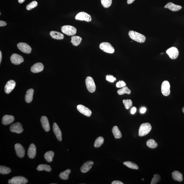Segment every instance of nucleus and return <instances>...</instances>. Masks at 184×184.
I'll return each instance as SVG.
<instances>
[{
  "label": "nucleus",
  "instance_id": "b1692460",
  "mask_svg": "<svg viewBox=\"0 0 184 184\" xmlns=\"http://www.w3.org/2000/svg\"><path fill=\"white\" fill-rule=\"evenodd\" d=\"M172 176L175 181L181 182L183 180V174L178 171H175L172 173Z\"/></svg>",
  "mask_w": 184,
  "mask_h": 184
},
{
  "label": "nucleus",
  "instance_id": "3c124183",
  "mask_svg": "<svg viewBox=\"0 0 184 184\" xmlns=\"http://www.w3.org/2000/svg\"><path fill=\"white\" fill-rule=\"evenodd\" d=\"M182 110H183V113H184V107L183 108V109H182Z\"/></svg>",
  "mask_w": 184,
  "mask_h": 184
},
{
  "label": "nucleus",
  "instance_id": "1a4fd4ad",
  "mask_svg": "<svg viewBox=\"0 0 184 184\" xmlns=\"http://www.w3.org/2000/svg\"><path fill=\"white\" fill-rule=\"evenodd\" d=\"M10 130L11 132L17 134H21L24 130L22 124L19 122L12 124L10 127Z\"/></svg>",
  "mask_w": 184,
  "mask_h": 184
},
{
  "label": "nucleus",
  "instance_id": "a18cd8bd",
  "mask_svg": "<svg viewBox=\"0 0 184 184\" xmlns=\"http://www.w3.org/2000/svg\"><path fill=\"white\" fill-rule=\"evenodd\" d=\"M112 184H124V183L122 182L117 180V181H113L112 183Z\"/></svg>",
  "mask_w": 184,
  "mask_h": 184
},
{
  "label": "nucleus",
  "instance_id": "49530a36",
  "mask_svg": "<svg viewBox=\"0 0 184 184\" xmlns=\"http://www.w3.org/2000/svg\"><path fill=\"white\" fill-rule=\"evenodd\" d=\"M135 0H127V3L128 4H131Z\"/></svg>",
  "mask_w": 184,
  "mask_h": 184
},
{
  "label": "nucleus",
  "instance_id": "c756f323",
  "mask_svg": "<svg viewBox=\"0 0 184 184\" xmlns=\"http://www.w3.org/2000/svg\"><path fill=\"white\" fill-rule=\"evenodd\" d=\"M71 170L70 169H66L64 172L60 173L59 175V177L61 179L66 180L69 178V175L71 173Z\"/></svg>",
  "mask_w": 184,
  "mask_h": 184
},
{
  "label": "nucleus",
  "instance_id": "39448f33",
  "mask_svg": "<svg viewBox=\"0 0 184 184\" xmlns=\"http://www.w3.org/2000/svg\"><path fill=\"white\" fill-rule=\"evenodd\" d=\"M99 47L101 50L106 53L113 54L115 52V49L109 43L106 42L102 43Z\"/></svg>",
  "mask_w": 184,
  "mask_h": 184
},
{
  "label": "nucleus",
  "instance_id": "423d86ee",
  "mask_svg": "<svg viewBox=\"0 0 184 184\" xmlns=\"http://www.w3.org/2000/svg\"><path fill=\"white\" fill-rule=\"evenodd\" d=\"M170 85L167 80H165L163 82L161 85V92L163 95L167 96L170 94Z\"/></svg>",
  "mask_w": 184,
  "mask_h": 184
},
{
  "label": "nucleus",
  "instance_id": "6e6552de",
  "mask_svg": "<svg viewBox=\"0 0 184 184\" xmlns=\"http://www.w3.org/2000/svg\"><path fill=\"white\" fill-rule=\"evenodd\" d=\"M17 46L19 50L25 53L30 54L32 50L31 47L27 44L25 43H19L17 44Z\"/></svg>",
  "mask_w": 184,
  "mask_h": 184
},
{
  "label": "nucleus",
  "instance_id": "aec40b11",
  "mask_svg": "<svg viewBox=\"0 0 184 184\" xmlns=\"http://www.w3.org/2000/svg\"><path fill=\"white\" fill-rule=\"evenodd\" d=\"M53 130L57 139L59 141L62 140V133L58 126L56 123H54L53 124Z\"/></svg>",
  "mask_w": 184,
  "mask_h": 184
},
{
  "label": "nucleus",
  "instance_id": "2eb2a0df",
  "mask_svg": "<svg viewBox=\"0 0 184 184\" xmlns=\"http://www.w3.org/2000/svg\"><path fill=\"white\" fill-rule=\"evenodd\" d=\"M16 83L15 81L11 80L7 82L5 87V92L7 94H10L15 88Z\"/></svg>",
  "mask_w": 184,
  "mask_h": 184
},
{
  "label": "nucleus",
  "instance_id": "09e8293b",
  "mask_svg": "<svg viewBox=\"0 0 184 184\" xmlns=\"http://www.w3.org/2000/svg\"><path fill=\"white\" fill-rule=\"evenodd\" d=\"M1 59H2V53L1 51H0V63H1Z\"/></svg>",
  "mask_w": 184,
  "mask_h": 184
},
{
  "label": "nucleus",
  "instance_id": "58836bf2",
  "mask_svg": "<svg viewBox=\"0 0 184 184\" xmlns=\"http://www.w3.org/2000/svg\"><path fill=\"white\" fill-rule=\"evenodd\" d=\"M37 6L38 3L36 1H33L27 5L26 9L28 10H30L33 9L35 8Z\"/></svg>",
  "mask_w": 184,
  "mask_h": 184
},
{
  "label": "nucleus",
  "instance_id": "f03ea898",
  "mask_svg": "<svg viewBox=\"0 0 184 184\" xmlns=\"http://www.w3.org/2000/svg\"><path fill=\"white\" fill-rule=\"evenodd\" d=\"M151 129V126L149 123L142 124L139 128L138 136L140 137L146 136L150 132Z\"/></svg>",
  "mask_w": 184,
  "mask_h": 184
},
{
  "label": "nucleus",
  "instance_id": "20e7f679",
  "mask_svg": "<svg viewBox=\"0 0 184 184\" xmlns=\"http://www.w3.org/2000/svg\"><path fill=\"white\" fill-rule=\"evenodd\" d=\"M86 85L89 92L93 93L95 92L96 86L92 77L88 76L86 79Z\"/></svg>",
  "mask_w": 184,
  "mask_h": 184
},
{
  "label": "nucleus",
  "instance_id": "4468645a",
  "mask_svg": "<svg viewBox=\"0 0 184 184\" xmlns=\"http://www.w3.org/2000/svg\"><path fill=\"white\" fill-rule=\"evenodd\" d=\"M11 184H25L28 183L27 179L23 177L16 176L11 179Z\"/></svg>",
  "mask_w": 184,
  "mask_h": 184
},
{
  "label": "nucleus",
  "instance_id": "2f4dec72",
  "mask_svg": "<svg viewBox=\"0 0 184 184\" xmlns=\"http://www.w3.org/2000/svg\"><path fill=\"white\" fill-rule=\"evenodd\" d=\"M123 164L124 165L131 169L137 170L138 169V166L134 163L130 162V161H126L124 162Z\"/></svg>",
  "mask_w": 184,
  "mask_h": 184
},
{
  "label": "nucleus",
  "instance_id": "f704fd0d",
  "mask_svg": "<svg viewBox=\"0 0 184 184\" xmlns=\"http://www.w3.org/2000/svg\"><path fill=\"white\" fill-rule=\"evenodd\" d=\"M131 92V91L130 89L128 88V87H123L122 89L117 91V93L120 95H123V94H130Z\"/></svg>",
  "mask_w": 184,
  "mask_h": 184
},
{
  "label": "nucleus",
  "instance_id": "37998d69",
  "mask_svg": "<svg viewBox=\"0 0 184 184\" xmlns=\"http://www.w3.org/2000/svg\"><path fill=\"white\" fill-rule=\"evenodd\" d=\"M136 108L133 107L131 110V113L132 114H134L136 113Z\"/></svg>",
  "mask_w": 184,
  "mask_h": 184
},
{
  "label": "nucleus",
  "instance_id": "a211bd4d",
  "mask_svg": "<svg viewBox=\"0 0 184 184\" xmlns=\"http://www.w3.org/2000/svg\"><path fill=\"white\" fill-rule=\"evenodd\" d=\"M44 69V66L41 63H37L32 66L31 71L34 73H38L43 71Z\"/></svg>",
  "mask_w": 184,
  "mask_h": 184
},
{
  "label": "nucleus",
  "instance_id": "ea45409f",
  "mask_svg": "<svg viewBox=\"0 0 184 184\" xmlns=\"http://www.w3.org/2000/svg\"><path fill=\"white\" fill-rule=\"evenodd\" d=\"M106 79L107 81L111 83H113L116 80V78L112 75H107L106 77Z\"/></svg>",
  "mask_w": 184,
  "mask_h": 184
},
{
  "label": "nucleus",
  "instance_id": "412c9836",
  "mask_svg": "<svg viewBox=\"0 0 184 184\" xmlns=\"http://www.w3.org/2000/svg\"><path fill=\"white\" fill-rule=\"evenodd\" d=\"M15 120V117L12 115H5L2 118V124L5 125H9L12 123Z\"/></svg>",
  "mask_w": 184,
  "mask_h": 184
},
{
  "label": "nucleus",
  "instance_id": "72a5a7b5",
  "mask_svg": "<svg viewBox=\"0 0 184 184\" xmlns=\"http://www.w3.org/2000/svg\"><path fill=\"white\" fill-rule=\"evenodd\" d=\"M11 170L9 168L5 166H0V173L1 174H8L11 173Z\"/></svg>",
  "mask_w": 184,
  "mask_h": 184
},
{
  "label": "nucleus",
  "instance_id": "cd10ccee",
  "mask_svg": "<svg viewBox=\"0 0 184 184\" xmlns=\"http://www.w3.org/2000/svg\"><path fill=\"white\" fill-rule=\"evenodd\" d=\"M37 169L39 171H45L47 172H50L52 171L50 166L47 164H40L37 167Z\"/></svg>",
  "mask_w": 184,
  "mask_h": 184
},
{
  "label": "nucleus",
  "instance_id": "e433bc0d",
  "mask_svg": "<svg viewBox=\"0 0 184 184\" xmlns=\"http://www.w3.org/2000/svg\"><path fill=\"white\" fill-rule=\"evenodd\" d=\"M123 103L125 106V108L127 110H129L130 107L132 106V101L131 100H124Z\"/></svg>",
  "mask_w": 184,
  "mask_h": 184
},
{
  "label": "nucleus",
  "instance_id": "393cba45",
  "mask_svg": "<svg viewBox=\"0 0 184 184\" xmlns=\"http://www.w3.org/2000/svg\"><path fill=\"white\" fill-rule=\"evenodd\" d=\"M50 35L52 38L56 40H62L64 38V35L57 31H50Z\"/></svg>",
  "mask_w": 184,
  "mask_h": 184
},
{
  "label": "nucleus",
  "instance_id": "c9c22d12",
  "mask_svg": "<svg viewBox=\"0 0 184 184\" xmlns=\"http://www.w3.org/2000/svg\"><path fill=\"white\" fill-rule=\"evenodd\" d=\"M102 5L105 8H109L111 6L112 0H101Z\"/></svg>",
  "mask_w": 184,
  "mask_h": 184
},
{
  "label": "nucleus",
  "instance_id": "c85d7f7f",
  "mask_svg": "<svg viewBox=\"0 0 184 184\" xmlns=\"http://www.w3.org/2000/svg\"><path fill=\"white\" fill-rule=\"evenodd\" d=\"M54 155L53 151H50L47 152L45 154V157L47 162H52Z\"/></svg>",
  "mask_w": 184,
  "mask_h": 184
},
{
  "label": "nucleus",
  "instance_id": "c03bdc74",
  "mask_svg": "<svg viewBox=\"0 0 184 184\" xmlns=\"http://www.w3.org/2000/svg\"><path fill=\"white\" fill-rule=\"evenodd\" d=\"M146 108H145L144 107H143L142 108H141L140 110V113H141V114H143L145 113V112H146Z\"/></svg>",
  "mask_w": 184,
  "mask_h": 184
},
{
  "label": "nucleus",
  "instance_id": "5701e85b",
  "mask_svg": "<svg viewBox=\"0 0 184 184\" xmlns=\"http://www.w3.org/2000/svg\"><path fill=\"white\" fill-rule=\"evenodd\" d=\"M34 93V90L33 89H29L27 91L25 96V100L26 102L30 103L32 102Z\"/></svg>",
  "mask_w": 184,
  "mask_h": 184
},
{
  "label": "nucleus",
  "instance_id": "9d476101",
  "mask_svg": "<svg viewBox=\"0 0 184 184\" xmlns=\"http://www.w3.org/2000/svg\"><path fill=\"white\" fill-rule=\"evenodd\" d=\"M166 53L170 58L172 59H176L179 55V50L178 49L175 47H171L166 50Z\"/></svg>",
  "mask_w": 184,
  "mask_h": 184
},
{
  "label": "nucleus",
  "instance_id": "a878e982",
  "mask_svg": "<svg viewBox=\"0 0 184 184\" xmlns=\"http://www.w3.org/2000/svg\"><path fill=\"white\" fill-rule=\"evenodd\" d=\"M112 132L116 139H120L122 137V135L120 130L117 126L114 127L112 129Z\"/></svg>",
  "mask_w": 184,
  "mask_h": 184
},
{
  "label": "nucleus",
  "instance_id": "a19ab883",
  "mask_svg": "<svg viewBox=\"0 0 184 184\" xmlns=\"http://www.w3.org/2000/svg\"><path fill=\"white\" fill-rule=\"evenodd\" d=\"M126 85V83L123 80L119 81L116 84V86L117 88H123L125 87Z\"/></svg>",
  "mask_w": 184,
  "mask_h": 184
},
{
  "label": "nucleus",
  "instance_id": "7ed1b4c3",
  "mask_svg": "<svg viewBox=\"0 0 184 184\" xmlns=\"http://www.w3.org/2000/svg\"><path fill=\"white\" fill-rule=\"evenodd\" d=\"M61 31L64 34L68 36H71L74 35L76 34V29L73 26L70 25H65L61 27Z\"/></svg>",
  "mask_w": 184,
  "mask_h": 184
},
{
  "label": "nucleus",
  "instance_id": "6ab92c4d",
  "mask_svg": "<svg viewBox=\"0 0 184 184\" xmlns=\"http://www.w3.org/2000/svg\"><path fill=\"white\" fill-rule=\"evenodd\" d=\"M41 122L42 127L46 132H48L50 130V124L48 118L46 116H43L41 118Z\"/></svg>",
  "mask_w": 184,
  "mask_h": 184
},
{
  "label": "nucleus",
  "instance_id": "9b49d317",
  "mask_svg": "<svg viewBox=\"0 0 184 184\" xmlns=\"http://www.w3.org/2000/svg\"><path fill=\"white\" fill-rule=\"evenodd\" d=\"M10 60L12 64L19 65L24 62V59L22 56L17 54H12L10 58Z\"/></svg>",
  "mask_w": 184,
  "mask_h": 184
},
{
  "label": "nucleus",
  "instance_id": "f257e3e1",
  "mask_svg": "<svg viewBox=\"0 0 184 184\" xmlns=\"http://www.w3.org/2000/svg\"><path fill=\"white\" fill-rule=\"evenodd\" d=\"M129 35L131 39L138 43H143L146 41V37L143 35L136 31H130Z\"/></svg>",
  "mask_w": 184,
  "mask_h": 184
},
{
  "label": "nucleus",
  "instance_id": "bb28decb",
  "mask_svg": "<svg viewBox=\"0 0 184 184\" xmlns=\"http://www.w3.org/2000/svg\"><path fill=\"white\" fill-rule=\"evenodd\" d=\"M82 38L80 36H74L71 37V43L75 46H78L82 41Z\"/></svg>",
  "mask_w": 184,
  "mask_h": 184
},
{
  "label": "nucleus",
  "instance_id": "de8ad7c7",
  "mask_svg": "<svg viewBox=\"0 0 184 184\" xmlns=\"http://www.w3.org/2000/svg\"><path fill=\"white\" fill-rule=\"evenodd\" d=\"M25 0H18L19 2L20 3H22L25 1Z\"/></svg>",
  "mask_w": 184,
  "mask_h": 184
},
{
  "label": "nucleus",
  "instance_id": "79ce46f5",
  "mask_svg": "<svg viewBox=\"0 0 184 184\" xmlns=\"http://www.w3.org/2000/svg\"><path fill=\"white\" fill-rule=\"evenodd\" d=\"M7 24L6 22L3 21H0V26L1 27H3V26H6Z\"/></svg>",
  "mask_w": 184,
  "mask_h": 184
},
{
  "label": "nucleus",
  "instance_id": "ddd939ff",
  "mask_svg": "<svg viewBox=\"0 0 184 184\" xmlns=\"http://www.w3.org/2000/svg\"><path fill=\"white\" fill-rule=\"evenodd\" d=\"M15 149L17 156L20 158L24 157L25 154V150L21 145L20 143H16L15 146Z\"/></svg>",
  "mask_w": 184,
  "mask_h": 184
},
{
  "label": "nucleus",
  "instance_id": "dca6fc26",
  "mask_svg": "<svg viewBox=\"0 0 184 184\" xmlns=\"http://www.w3.org/2000/svg\"><path fill=\"white\" fill-rule=\"evenodd\" d=\"M36 154V148L34 144L31 143L28 149L27 155L30 159H34L35 157Z\"/></svg>",
  "mask_w": 184,
  "mask_h": 184
},
{
  "label": "nucleus",
  "instance_id": "4c0bfd02",
  "mask_svg": "<svg viewBox=\"0 0 184 184\" xmlns=\"http://www.w3.org/2000/svg\"><path fill=\"white\" fill-rule=\"evenodd\" d=\"M161 180L160 176L158 174H155L154 175V177L152 179V181L151 184H156L158 183Z\"/></svg>",
  "mask_w": 184,
  "mask_h": 184
},
{
  "label": "nucleus",
  "instance_id": "f8f14e48",
  "mask_svg": "<svg viewBox=\"0 0 184 184\" xmlns=\"http://www.w3.org/2000/svg\"><path fill=\"white\" fill-rule=\"evenodd\" d=\"M77 110L80 113L87 117H90L92 114L91 110L84 106L82 105H78L77 106Z\"/></svg>",
  "mask_w": 184,
  "mask_h": 184
},
{
  "label": "nucleus",
  "instance_id": "f3484780",
  "mask_svg": "<svg viewBox=\"0 0 184 184\" xmlns=\"http://www.w3.org/2000/svg\"><path fill=\"white\" fill-rule=\"evenodd\" d=\"M94 163L92 161H88L84 164L80 168V171L82 173H85L90 170Z\"/></svg>",
  "mask_w": 184,
  "mask_h": 184
},
{
  "label": "nucleus",
  "instance_id": "0eeeda50",
  "mask_svg": "<svg viewBox=\"0 0 184 184\" xmlns=\"http://www.w3.org/2000/svg\"><path fill=\"white\" fill-rule=\"evenodd\" d=\"M75 18L76 20L84 21L88 22L91 21L92 20L90 15L84 12H80L77 14Z\"/></svg>",
  "mask_w": 184,
  "mask_h": 184
},
{
  "label": "nucleus",
  "instance_id": "4be33fe9",
  "mask_svg": "<svg viewBox=\"0 0 184 184\" xmlns=\"http://www.w3.org/2000/svg\"><path fill=\"white\" fill-rule=\"evenodd\" d=\"M165 8L169 9L173 11H177L181 9L182 7L179 5H176L172 3H168L164 7Z\"/></svg>",
  "mask_w": 184,
  "mask_h": 184
},
{
  "label": "nucleus",
  "instance_id": "473e14b6",
  "mask_svg": "<svg viewBox=\"0 0 184 184\" xmlns=\"http://www.w3.org/2000/svg\"><path fill=\"white\" fill-rule=\"evenodd\" d=\"M104 139L102 137H99L96 140L94 143V146L96 148H99L104 143Z\"/></svg>",
  "mask_w": 184,
  "mask_h": 184
},
{
  "label": "nucleus",
  "instance_id": "7c9ffc66",
  "mask_svg": "<svg viewBox=\"0 0 184 184\" xmlns=\"http://www.w3.org/2000/svg\"><path fill=\"white\" fill-rule=\"evenodd\" d=\"M146 144L147 146L152 149L156 148L158 145L154 139H152L148 140Z\"/></svg>",
  "mask_w": 184,
  "mask_h": 184
},
{
  "label": "nucleus",
  "instance_id": "8fccbe9b",
  "mask_svg": "<svg viewBox=\"0 0 184 184\" xmlns=\"http://www.w3.org/2000/svg\"><path fill=\"white\" fill-rule=\"evenodd\" d=\"M8 183L9 184H11V179H9L8 181Z\"/></svg>",
  "mask_w": 184,
  "mask_h": 184
}]
</instances>
